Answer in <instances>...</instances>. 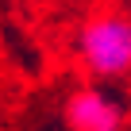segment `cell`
Here are the masks:
<instances>
[{
  "instance_id": "cell-1",
  "label": "cell",
  "mask_w": 131,
  "mask_h": 131,
  "mask_svg": "<svg viewBox=\"0 0 131 131\" xmlns=\"http://www.w3.org/2000/svg\"><path fill=\"white\" fill-rule=\"evenodd\" d=\"M77 50L85 66L100 77H119L131 70V19L123 16H96L81 27Z\"/></svg>"
},
{
  "instance_id": "cell-2",
  "label": "cell",
  "mask_w": 131,
  "mask_h": 131,
  "mask_svg": "<svg viewBox=\"0 0 131 131\" xmlns=\"http://www.w3.org/2000/svg\"><path fill=\"white\" fill-rule=\"evenodd\" d=\"M66 119L73 131H119V108L96 89L73 93L66 104Z\"/></svg>"
}]
</instances>
